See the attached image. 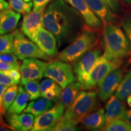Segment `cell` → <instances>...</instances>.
Listing matches in <instances>:
<instances>
[{"mask_svg": "<svg viewBox=\"0 0 131 131\" xmlns=\"http://www.w3.org/2000/svg\"><path fill=\"white\" fill-rule=\"evenodd\" d=\"M42 24L56 38L58 49L72 42L86 26L81 15L64 0H55L47 6Z\"/></svg>", "mask_w": 131, "mask_h": 131, "instance_id": "obj_1", "label": "cell"}, {"mask_svg": "<svg viewBox=\"0 0 131 131\" xmlns=\"http://www.w3.org/2000/svg\"><path fill=\"white\" fill-rule=\"evenodd\" d=\"M101 42L102 57L120 66L124 59L130 57L131 46L125 32L115 22L105 24Z\"/></svg>", "mask_w": 131, "mask_h": 131, "instance_id": "obj_2", "label": "cell"}, {"mask_svg": "<svg viewBox=\"0 0 131 131\" xmlns=\"http://www.w3.org/2000/svg\"><path fill=\"white\" fill-rule=\"evenodd\" d=\"M98 31L86 25L79 35L58 54V60L70 64L76 62L87 52L97 46L100 37Z\"/></svg>", "mask_w": 131, "mask_h": 131, "instance_id": "obj_3", "label": "cell"}, {"mask_svg": "<svg viewBox=\"0 0 131 131\" xmlns=\"http://www.w3.org/2000/svg\"><path fill=\"white\" fill-rule=\"evenodd\" d=\"M98 103L95 92L89 90L81 91L73 102L67 107L63 117L79 123L85 116L96 110Z\"/></svg>", "mask_w": 131, "mask_h": 131, "instance_id": "obj_4", "label": "cell"}, {"mask_svg": "<svg viewBox=\"0 0 131 131\" xmlns=\"http://www.w3.org/2000/svg\"><path fill=\"white\" fill-rule=\"evenodd\" d=\"M14 36V53L18 58L23 60L27 58H36L45 61H50L52 58L46 55L38 46L26 35L23 31L14 30L12 32Z\"/></svg>", "mask_w": 131, "mask_h": 131, "instance_id": "obj_5", "label": "cell"}, {"mask_svg": "<svg viewBox=\"0 0 131 131\" xmlns=\"http://www.w3.org/2000/svg\"><path fill=\"white\" fill-rule=\"evenodd\" d=\"M44 77L54 80L63 89L76 80L71 64L60 60L48 63Z\"/></svg>", "mask_w": 131, "mask_h": 131, "instance_id": "obj_6", "label": "cell"}, {"mask_svg": "<svg viewBox=\"0 0 131 131\" xmlns=\"http://www.w3.org/2000/svg\"><path fill=\"white\" fill-rule=\"evenodd\" d=\"M103 52L102 46H96L87 52L79 60L73 63V71L81 87L86 83L90 72Z\"/></svg>", "mask_w": 131, "mask_h": 131, "instance_id": "obj_7", "label": "cell"}, {"mask_svg": "<svg viewBox=\"0 0 131 131\" xmlns=\"http://www.w3.org/2000/svg\"><path fill=\"white\" fill-rule=\"evenodd\" d=\"M118 68L119 66L101 56L90 72L82 89L91 90L98 86L109 73Z\"/></svg>", "mask_w": 131, "mask_h": 131, "instance_id": "obj_8", "label": "cell"}, {"mask_svg": "<svg viewBox=\"0 0 131 131\" xmlns=\"http://www.w3.org/2000/svg\"><path fill=\"white\" fill-rule=\"evenodd\" d=\"M65 107L61 102L57 103L50 109L36 117L31 129L32 131H50L63 117Z\"/></svg>", "mask_w": 131, "mask_h": 131, "instance_id": "obj_9", "label": "cell"}, {"mask_svg": "<svg viewBox=\"0 0 131 131\" xmlns=\"http://www.w3.org/2000/svg\"><path fill=\"white\" fill-rule=\"evenodd\" d=\"M47 64L39 58H27L23 60L19 68L21 84L28 80H40L44 77Z\"/></svg>", "mask_w": 131, "mask_h": 131, "instance_id": "obj_10", "label": "cell"}, {"mask_svg": "<svg viewBox=\"0 0 131 131\" xmlns=\"http://www.w3.org/2000/svg\"><path fill=\"white\" fill-rule=\"evenodd\" d=\"M30 39L42 52L51 58L57 56L59 53L56 38L44 26L34 33Z\"/></svg>", "mask_w": 131, "mask_h": 131, "instance_id": "obj_11", "label": "cell"}, {"mask_svg": "<svg viewBox=\"0 0 131 131\" xmlns=\"http://www.w3.org/2000/svg\"><path fill=\"white\" fill-rule=\"evenodd\" d=\"M124 71L117 68L111 72L98 86V95L100 100L107 101L117 91L124 77Z\"/></svg>", "mask_w": 131, "mask_h": 131, "instance_id": "obj_12", "label": "cell"}, {"mask_svg": "<svg viewBox=\"0 0 131 131\" xmlns=\"http://www.w3.org/2000/svg\"><path fill=\"white\" fill-rule=\"evenodd\" d=\"M66 3L75 9L83 18L86 24L90 28L101 30L104 28V24L95 13L93 12L84 0H64Z\"/></svg>", "mask_w": 131, "mask_h": 131, "instance_id": "obj_13", "label": "cell"}, {"mask_svg": "<svg viewBox=\"0 0 131 131\" xmlns=\"http://www.w3.org/2000/svg\"><path fill=\"white\" fill-rule=\"evenodd\" d=\"M45 10H32L24 14L21 30L29 38L41 27L43 26L42 21Z\"/></svg>", "mask_w": 131, "mask_h": 131, "instance_id": "obj_14", "label": "cell"}, {"mask_svg": "<svg viewBox=\"0 0 131 131\" xmlns=\"http://www.w3.org/2000/svg\"><path fill=\"white\" fill-rule=\"evenodd\" d=\"M106 123L116 119H124L126 109L124 102L112 95L108 100L105 106Z\"/></svg>", "mask_w": 131, "mask_h": 131, "instance_id": "obj_15", "label": "cell"}, {"mask_svg": "<svg viewBox=\"0 0 131 131\" xmlns=\"http://www.w3.org/2000/svg\"><path fill=\"white\" fill-rule=\"evenodd\" d=\"M8 125L14 130H31L34 124L35 117L29 113L24 112L19 114H7Z\"/></svg>", "mask_w": 131, "mask_h": 131, "instance_id": "obj_16", "label": "cell"}, {"mask_svg": "<svg viewBox=\"0 0 131 131\" xmlns=\"http://www.w3.org/2000/svg\"><path fill=\"white\" fill-rule=\"evenodd\" d=\"M92 10L103 21L104 25L117 20L116 15L103 0H84Z\"/></svg>", "mask_w": 131, "mask_h": 131, "instance_id": "obj_17", "label": "cell"}, {"mask_svg": "<svg viewBox=\"0 0 131 131\" xmlns=\"http://www.w3.org/2000/svg\"><path fill=\"white\" fill-rule=\"evenodd\" d=\"M20 18V13L9 8L0 13V35L9 34L15 30Z\"/></svg>", "mask_w": 131, "mask_h": 131, "instance_id": "obj_18", "label": "cell"}, {"mask_svg": "<svg viewBox=\"0 0 131 131\" xmlns=\"http://www.w3.org/2000/svg\"><path fill=\"white\" fill-rule=\"evenodd\" d=\"M81 124L89 130H100L106 124L105 111L103 108L95 110L83 118Z\"/></svg>", "mask_w": 131, "mask_h": 131, "instance_id": "obj_19", "label": "cell"}, {"mask_svg": "<svg viewBox=\"0 0 131 131\" xmlns=\"http://www.w3.org/2000/svg\"><path fill=\"white\" fill-rule=\"evenodd\" d=\"M53 106V102L45 97L31 100L24 110V112L32 114L35 118L43 114Z\"/></svg>", "mask_w": 131, "mask_h": 131, "instance_id": "obj_20", "label": "cell"}, {"mask_svg": "<svg viewBox=\"0 0 131 131\" xmlns=\"http://www.w3.org/2000/svg\"><path fill=\"white\" fill-rule=\"evenodd\" d=\"M81 89V85L78 81H75L70 83L62 90L60 94V102L66 108L69 107L77 97Z\"/></svg>", "mask_w": 131, "mask_h": 131, "instance_id": "obj_21", "label": "cell"}, {"mask_svg": "<svg viewBox=\"0 0 131 131\" xmlns=\"http://www.w3.org/2000/svg\"><path fill=\"white\" fill-rule=\"evenodd\" d=\"M18 93L7 111V114H19L27 107L30 95L22 85L18 86Z\"/></svg>", "mask_w": 131, "mask_h": 131, "instance_id": "obj_22", "label": "cell"}, {"mask_svg": "<svg viewBox=\"0 0 131 131\" xmlns=\"http://www.w3.org/2000/svg\"><path fill=\"white\" fill-rule=\"evenodd\" d=\"M130 95H131V69L124 76L115 95L124 102Z\"/></svg>", "mask_w": 131, "mask_h": 131, "instance_id": "obj_23", "label": "cell"}, {"mask_svg": "<svg viewBox=\"0 0 131 131\" xmlns=\"http://www.w3.org/2000/svg\"><path fill=\"white\" fill-rule=\"evenodd\" d=\"M18 86L17 85H14L8 87L5 91L3 96V108L4 114L7 112L8 109L12 105L18 93Z\"/></svg>", "mask_w": 131, "mask_h": 131, "instance_id": "obj_24", "label": "cell"}, {"mask_svg": "<svg viewBox=\"0 0 131 131\" xmlns=\"http://www.w3.org/2000/svg\"><path fill=\"white\" fill-rule=\"evenodd\" d=\"M21 85L24 87L30 95L29 100L37 99L41 96L40 83L39 80H28L21 83Z\"/></svg>", "mask_w": 131, "mask_h": 131, "instance_id": "obj_25", "label": "cell"}, {"mask_svg": "<svg viewBox=\"0 0 131 131\" xmlns=\"http://www.w3.org/2000/svg\"><path fill=\"white\" fill-rule=\"evenodd\" d=\"M14 53V36L12 34L0 35V54Z\"/></svg>", "mask_w": 131, "mask_h": 131, "instance_id": "obj_26", "label": "cell"}, {"mask_svg": "<svg viewBox=\"0 0 131 131\" xmlns=\"http://www.w3.org/2000/svg\"><path fill=\"white\" fill-rule=\"evenodd\" d=\"M101 130L130 131L131 130V125L124 119H116L106 123Z\"/></svg>", "mask_w": 131, "mask_h": 131, "instance_id": "obj_27", "label": "cell"}, {"mask_svg": "<svg viewBox=\"0 0 131 131\" xmlns=\"http://www.w3.org/2000/svg\"><path fill=\"white\" fill-rule=\"evenodd\" d=\"M9 6L16 12L25 14L30 12L34 4L31 1L26 2L24 0H9Z\"/></svg>", "mask_w": 131, "mask_h": 131, "instance_id": "obj_28", "label": "cell"}, {"mask_svg": "<svg viewBox=\"0 0 131 131\" xmlns=\"http://www.w3.org/2000/svg\"><path fill=\"white\" fill-rule=\"evenodd\" d=\"M78 123L63 117L57 123L52 131H73L77 130Z\"/></svg>", "mask_w": 131, "mask_h": 131, "instance_id": "obj_29", "label": "cell"}, {"mask_svg": "<svg viewBox=\"0 0 131 131\" xmlns=\"http://www.w3.org/2000/svg\"><path fill=\"white\" fill-rule=\"evenodd\" d=\"M63 88L59 85L57 82L50 78H47L46 79L42 80L40 83V92L42 95L46 92L50 90H62Z\"/></svg>", "mask_w": 131, "mask_h": 131, "instance_id": "obj_30", "label": "cell"}, {"mask_svg": "<svg viewBox=\"0 0 131 131\" xmlns=\"http://www.w3.org/2000/svg\"><path fill=\"white\" fill-rule=\"evenodd\" d=\"M123 30L128 38L131 46V14L125 15L121 22Z\"/></svg>", "mask_w": 131, "mask_h": 131, "instance_id": "obj_31", "label": "cell"}, {"mask_svg": "<svg viewBox=\"0 0 131 131\" xmlns=\"http://www.w3.org/2000/svg\"><path fill=\"white\" fill-rule=\"evenodd\" d=\"M0 62H4L9 64H12L16 66L19 70L18 57L15 53H2L0 54Z\"/></svg>", "mask_w": 131, "mask_h": 131, "instance_id": "obj_32", "label": "cell"}, {"mask_svg": "<svg viewBox=\"0 0 131 131\" xmlns=\"http://www.w3.org/2000/svg\"><path fill=\"white\" fill-rule=\"evenodd\" d=\"M19 83V81H16L11 77L6 71L0 70V83L4 84L8 87L17 85Z\"/></svg>", "mask_w": 131, "mask_h": 131, "instance_id": "obj_33", "label": "cell"}, {"mask_svg": "<svg viewBox=\"0 0 131 131\" xmlns=\"http://www.w3.org/2000/svg\"><path fill=\"white\" fill-rule=\"evenodd\" d=\"M8 88L7 86L6 85L1 84L0 83V124H2L3 126L7 127L8 128L11 129L12 130L14 129L12 128L9 125H6L4 122V119H3V115H4V111H3V96H4V94L6 91V90Z\"/></svg>", "mask_w": 131, "mask_h": 131, "instance_id": "obj_34", "label": "cell"}, {"mask_svg": "<svg viewBox=\"0 0 131 131\" xmlns=\"http://www.w3.org/2000/svg\"><path fill=\"white\" fill-rule=\"evenodd\" d=\"M109 6L111 10L115 15L118 14L120 12L121 4L119 0H103Z\"/></svg>", "mask_w": 131, "mask_h": 131, "instance_id": "obj_35", "label": "cell"}, {"mask_svg": "<svg viewBox=\"0 0 131 131\" xmlns=\"http://www.w3.org/2000/svg\"><path fill=\"white\" fill-rule=\"evenodd\" d=\"M52 0H33V10H45L46 6Z\"/></svg>", "mask_w": 131, "mask_h": 131, "instance_id": "obj_36", "label": "cell"}, {"mask_svg": "<svg viewBox=\"0 0 131 131\" xmlns=\"http://www.w3.org/2000/svg\"><path fill=\"white\" fill-rule=\"evenodd\" d=\"M6 72L11 77H12L14 79L16 80V81L20 82L21 75V73H19V70L16 69H12L10 70H6Z\"/></svg>", "mask_w": 131, "mask_h": 131, "instance_id": "obj_37", "label": "cell"}, {"mask_svg": "<svg viewBox=\"0 0 131 131\" xmlns=\"http://www.w3.org/2000/svg\"><path fill=\"white\" fill-rule=\"evenodd\" d=\"M12 69H16L18 70H19L14 65L12 64H9L7 63H4V62H0V70L2 71H6V70H10Z\"/></svg>", "mask_w": 131, "mask_h": 131, "instance_id": "obj_38", "label": "cell"}, {"mask_svg": "<svg viewBox=\"0 0 131 131\" xmlns=\"http://www.w3.org/2000/svg\"><path fill=\"white\" fill-rule=\"evenodd\" d=\"M9 4L6 0H0V13L9 9Z\"/></svg>", "mask_w": 131, "mask_h": 131, "instance_id": "obj_39", "label": "cell"}, {"mask_svg": "<svg viewBox=\"0 0 131 131\" xmlns=\"http://www.w3.org/2000/svg\"><path fill=\"white\" fill-rule=\"evenodd\" d=\"M124 120H125L126 122L131 125V109L130 110H126L125 116H124Z\"/></svg>", "mask_w": 131, "mask_h": 131, "instance_id": "obj_40", "label": "cell"}, {"mask_svg": "<svg viewBox=\"0 0 131 131\" xmlns=\"http://www.w3.org/2000/svg\"><path fill=\"white\" fill-rule=\"evenodd\" d=\"M7 127L5 126H3L2 124H0V131H9L11 130L10 129H9Z\"/></svg>", "mask_w": 131, "mask_h": 131, "instance_id": "obj_41", "label": "cell"}, {"mask_svg": "<svg viewBox=\"0 0 131 131\" xmlns=\"http://www.w3.org/2000/svg\"><path fill=\"white\" fill-rule=\"evenodd\" d=\"M126 103L127 104H128V106L130 107H131V95L127 96L126 99Z\"/></svg>", "mask_w": 131, "mask_h": 131, "instance_id": "obj_42", "label": "cell"}, {"mask_svg": "<svg viewBox=\"0 0 131 131\" xmlns=\"http://www.w3.org/2000/svg\"><path fill=\"white\" fill-rule=\"evenodd\" d=\"M122 1V2H123L124 4H129L131 3V0H120Z\"/></svg>", "mask_w": 131, "mask_h": 131, "instance_id": "obj_43", "label": "cell"}, {"mask_svg": "<svg viewBox=\"0 0 131 131\" xmlns=\"http://www.w3.org/2000/svg\"><path fill=\"white\" fill-rule=\"evenodd\" d=\"M24 1H26V2H29V1H30L31 0H24Z\"/></svg>", "mask_w": 131, "mask_h": 131, "instance_id": "obj_44", "label": "cell"}]
</instances>
